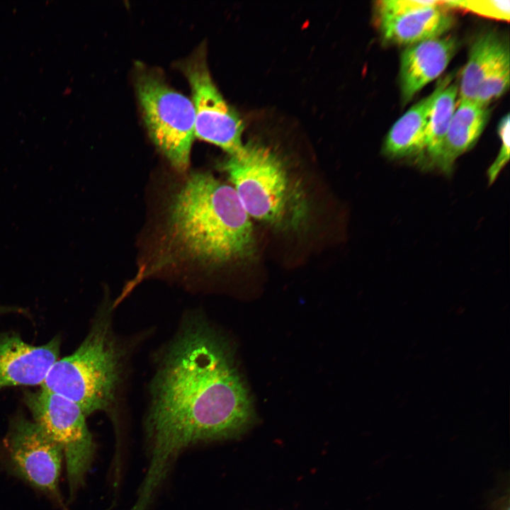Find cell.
Returning a JSON list of instances; mask_svg holds the SVG:
<instances>
[{
	"mask_svg": "<svg viewBox=\"0 0 510 510\" xmlns=\"http://www.w3.org/2000/svg\"><path fill=\"white\" fill-rule=\"evenodd\" d=\"M254 420L249 391L227 342L205 322L188 324L154 380L145 423L148 465L136 503L151 505L185 449L238 436Z\"/></svg>",
	"mask_w": 510,
	"mask_h": 510,
	"instance_id": "cell-1",
	"label": "cell"
},
{
	"mask_svg": "<svg viewBox=\"0 0 510 510\" xmlns=\"http://www.w3.org/2000/svg\"><path fill=\"white\" fill-rule=\"evenodd\" d=\"M166 227L176 250L199 264L223 265L255 251L251 217L235 190L208 172L191 174L173 194Z\"/></svg>",
	"mask_w": 510,
	"mask_h": 510,
	"instance_id": "cell-2",
	"label": "cell"
},
{
	"mask_svg": "<svg viewBox=\"0 0 510 510\" xmlns=\"http://www.w3.org/2000/svg\"><path fill=\"white\" fill-rule=\"evenodd\" d=\"M221 168L250 217L281 231L304 227L310 212L306 193L273 149L249 142Z\"/></svg>",
	"mask_w": 510,
	"mask_h": 510,
	"instance_id": "cell-3",
	"label": "cell"
},
{
	"mask_svg": "<svg viewBox=\"0 0 510 510\" xmlns=\"http://www.w3.org/2000/svg\"><path fill=\"white\" fill-rule=\"evenodd\" d=\"M121 373V350L101 319L73 353L54 363L41 387L75 402L87 416L112 407Z\"/></svg>",
	"mask_w": 510,
	"mask_h": 510,
	"instance_id": "cell-4",
	"label": "cell"
},
{
	"mask_svg": "<svg viewBox=\"0 0 510 510\" xmlns=\"http://www.w3.org/2000/svg\"><path fill=\"white\" fill-rule=\"evenodd\" d=\"M135 87L150 138L176 170L184 171L195 137L192 101L146 68L138 69Z\"/></svg>",
	"mask_w": 510,
	"mask_h": 510,
	"instance_id": "cell-5",
	"label": "cell"
},
{
	"mask_svg": "<svg viewBox=\"0 0 510 510\" xmlns=\"http://www.w3.org/2000/svg\"><path fill=\"white\" fill-rule=\"evenodd\" d=\"M25 401L33 421L62 450L72 499L84 483L96 450L86 415L75 402L42 387L28 393Z\"/></svg>",
	"mask_w": 510,
	"mask_h": 510,
	"instance_id": "cell-6",
	"label": "cell"
},
{
	"mask_svg": "<svg viewBox=\"0 0 510 510\" xmlns=\"http://www.w3.org/2000/svg\"><path fill=\"white\" fill-rule=\"evenodd\" d=\"M192 91L195 112V137L213 144L228 155L243 147V123L213 82L205 50L199 48L181 64Z\"/></svg>",
	"mask_w": 510,
	"mask_h": 510,
	"instance_id": "cell-7",
	"label": "cell"
},
{
	"mask_svg": "<svg viewBox=\"0 0 510 510\" xmlns=\"http://www.w3.org/2000/svg\"><path fill=\"white\" fill-rule=\"evenodd\" d=\"M4 450L12 474L64 507L59 488L62 450L33 421L24 417L13 421Z\"/></svg>",
	"mask_w": 510,
	"mask_h": 510,
	"instance_id": "cell-8",
	"label": "cell"
},
{
	"mask_svg": "<svg viewBox=\"0 0 510 510\" xmlns=\"http://www.w3.org/2000/svg\"><path fill=\"white\" fill-rule=\"evenodd\" d=\"M60 341L33 346L17 334L0 335V389L43 384L58 360Z\"/></svg>",
	"mask_w": 510,
	"mask_h": 510,
	"instance_id": "cell-9",
	"label": "cell"
},
{
	"mask_svg": "<svg viewBox=\"0 0 510 510\" xmlns=\"http://www.w3.org/2000/svg\"><path fill=\"white\" fill-rule=\"evenodd\" d=\"M452 36L439 37L407 47L400 57V90L404 103L446 69L458 49Z\"/></svg>",
	"mask_w": 510,
	"mask_h": 510,
	"instance_id": "cell-10",
	"label": "cell"
},
{
	"mask_svg": "<svg viewBox=\"0 0 510 510\" xmlns=\"http://www.w3.org/2000/svg\"><path fill=\"white\" fill-rule=\"evenodd\" d=\"M442 6L443 4L397 16H380L379 28L383 40L409 47L441 37L453 24L452 16Z\"/></svg>",
	"mask_w": 510,
	"mask_h": 510,
	"instance_id": "cell-11",
	"label": "cell"
},
{
	"mask_svg": "<svg viewBox=\"0 0 510 510\" xmlns=\"http://www.w3.org/2000/svg\"><path fill=\"white\" fill-rule=\"evenodd\" d=\"M450 81V77L444 79L429 96L412 106L394 123L383 146L386 156L400 159L424 153L429 110L437 96Z\"/></svg>",
	"mask_w": 510,
	"mask_h": 510,
	"instance_id": "cell-12",
	"label": "cell"
},
{
	"mask_svg": "<svg viewBox=\"0 0 510 510\" xmlns=\"http://www.w3.org/2000/svg\"><path fill=\"white\" fill-rule=\"evenodd\" d=\"M448 128L436 166L448 174L455 161L472 147L482 134L489 115L487 107L459 99Z\"/></svg>",
	"mask_w": 510,
	"mask_h": 510,
	"instance_id": "cell-13",
	"label": "cell"
},
{
	"mask_svg": "<svg viewBox=\"0 0 510 510\" xmlns=\"http://www.w3.org/2000/svg\"><path fill=\"white\" fill-rule=\"evenodd\" d=\"M508 52L509 46L499 35L488 32L480 35L472 44L462 72L458 86L460 99L473 101L482 81Z\"/></svg>",
	"mask_w": 510,
	"mask_h": 510,
	"instance_id": "cell-14",
	"label": "cell"
},
{
	"mask_svg": "<svg viewBox=\"0 0 510 510\" xmlns=\"http://www.w3.org/2000/svg\"><path fill=\"white\" fill-rule=\"evenodd\" d=\"M458 86L447 85L437 96L429 113L425 133L424 152L431 164L436 165L444 139L456 108Z\"/></svg>",
	"mask_w": 510,
	"mask_h": 510,
	"instance_id": "cell-15",
	"label": "cell"
},
{
	"mask_svg": "<svg viewBox=\"0 0 510 510\" xmlns=\"http://www.w3.org/2000/svg\"><path fill=\"white\" fill-rule=\"evenodd\" d=\"M509 52H506L480 84L473 101L482 107L500 97L509 85Z\"/></svg>",
	"mask_w": 510,
	"mask_h": 510,
	"instance_id": "cell-16",
	"label": "cell"
},
{
	"mask_svg": "<svg viewBox=\"0 0 510 510\" xmlns=\"http://www.w3.org/2000/svg\"><path fill=\"white\" fill-rule=\"evenodd\" d=\"M445 6L464 11L492 19L509 22L510 1L499 0H465L442 1Z\"/></svg>",
	"mask_w": 510,
	"mask_h": 510,
	"instance_id": "cell-17",
	"label": "cell"
},
{
	"mask_svg": "<svg viewBox=\"0 0 510 510\" xmlns=\"http://www.w3.org/2000/svg\"><path fill=\"white\" fill-rule=\"evenodd\" d=\"M442 4V1L435 0H382L378 1L376 7L378 17L397 16Z\"/></svg>",
	"mask_w": 510,
	"mask_h": 510,
	"instance_id": "cell-18",
	"label": "cell"
},
{
	"mask_svg": "<svg viewBox=\"0 0 510 510\" xmlns=\"http://www.w3.org/2000/svg\"><path fill=\"white\" fill-rule=\"evenodd\" d=\"M509 114L504 115L500 120L498 125V134L502 140L501 147L494 161L487 171L488 181L489 184L494 182L501 171L509 159L510 154V136H509Z\"/></svg>",
	"mask_w": 510,
	"mask_h": 510,
	"instance_id": "cell-19",
	"label": "cell"
},
{
	"mask_svg": "<svg viewBox=\"0 0 510 510\" xmlns=\"http://www.w3.org/2000/svg\"><path fill=\"white\" fill-rule=\"evenodd\" d=\"M506 482L503 481L502 488H497V492L490 493L488 497V510H509V484L505 487Z\"/></svg>",
	"mask_w": 510,
	"mask_h": 510,
	"instance_id": "cell-20",
	"label": "cell"
},
{
	"mask_svg": "<svg viewBox=\"0 0 510 510\" xmlns=\"http://www.w3.org/2000/svg\"><path fill=\"white\" fill-rule=\"evenodd\" d=\"M1 312V311H0Z\"/></svg>",
	"mask_w": 510,
	"mask_h": 510,
	"instance_id": "cell-21",
	"label": "cell"
}]
</instances>
